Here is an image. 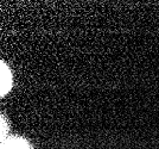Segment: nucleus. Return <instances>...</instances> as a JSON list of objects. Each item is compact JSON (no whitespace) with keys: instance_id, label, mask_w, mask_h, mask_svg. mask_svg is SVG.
I'll return each instance as SVG.
<instances>
[{"instance_id":"obj_2","label":"nucleus","mask_w":159,"mask_h":149,"mask_svg":"<svg viewBox=\"0 0 159 149\" xmlns=\"http://www.w3.org/2000/svg\"><path fill=\"white\" fill-rule=\"evenodd\" d=\"M1 149H29V146L23 140L12 138V140H6V142H2Z\"/></svg>"},{"instance_id":"obj_1","label":"nucleus","mask_w":159,"mask_h":149,"mask_svg":"<svg viewBox=\"0 0 159 149\" xmlns=\"http://www.w3.org/2000/svg\"><path fill=\"white\" fill-rule=\"evenodd\" d=\"M0 67H1V70H0V76H1L0 94L2 97V95H5L11 89V86H12V75H11L10 69L6 67V65L4 62L0 63Z\"/></svg>"}]
</instances>
